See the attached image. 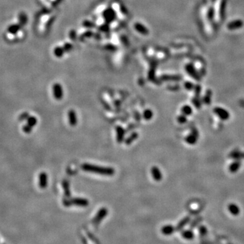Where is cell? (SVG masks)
Wrapping results in <instances>:
<instances>
[{
	"label": "cell",
	"mask_w": 244,
	"mask_h": 244,
	"mask_svg": "<svg viewBox=\"0 0 244 244\" xmlns=\"http://www.w3.org/2000/svg\"><path fill=\"white\" fill-rule=\"evenodd\" d=\"M82 169L85 172H92L96 174L106 176H111L115 174V169L113 168L110 167H103V166H99L94 164H90V163H84L81 166Z\"/></svg>",
	"instance_id": "6da1fadb"
},
{
	"label": "cell",
	"mask_w": 244,
	"mask_h": 244,
	"mask_svg": "<svg viewBox=\"0 0 244 244\" xmlns=\"http://www.w3.org/2000/svg\"><path fill=\"white\" fill-rule=\"evenodd\" d=\"M63 204L65 207H70L73 205L79 207H87L89 205V201L88 199L81 197H75L71 199H64Z\"/></svg>",
	"instance_id": "7a4b0ae2"
},
{
	"label": "cell",
	"mask_w": 244,
	"mask_h": 244,
	"mask_svg": "<svg viewBox=\"0 0 244 244\" xmlns=\"http://www.w3.org/2000/svg\"><path fill=\"white\" fill-rule=\"evenodd\" d=\"M107 214H108V210H107L106 208L105 207L100 208L99 210V212L96 213V216H94L93 220H92V224L95 226L99 225L100 222L106 216Z\"/></svg>",
	"instance_id": "3957f363"
},
{
	"label": "cell",
	"mask_w": 244,
	"mask_h": 244,
	"mask_svg": "<svg viewBox=\"0 0 244 244\" xmlns=\"http://www.w3.org/2000/svg\"><path fill=\"white\" fill-rule=\"evenodd\" d=\"M198 138H199L198 131L195 127H193V128L191 129V133L187 135V136L185 138V141L186 143H188L189 145H193L196 144V142H197L198 140Z\"/></svg>",
	"instance_id": "277c9868"
},
{
	"label": "cell",
	"mask_w": 244,
	"mask_h": 244,
	"mask_svg": "<svg viewBox=\"0 0 244 244\" xmlns=\"http://www.w3.org/2000/svg\"><path fill=\"white\" fill-rule=\"evenodd\" d=\"M214 112L222 121L227 120L230 117L229 112L221 107H215L214 109Z\"/></svg>",
	"instance_id": "5b68a950"
},
{
	"label": "cell",
	"mask_w": 244,
	"mask_h": 244,
	"mask_svg": "<svg viewBox=\"0 0 244 244\" xmlns=\"http://www.w3.org/2000/svg\"><path fill=\"white\" fill-rule=\"evenodd\" d=\"M53 96L54 99L57 100H61L63 98V90L62 85L60 84H54L52 86Z\"/></svg>",
	"instance_id": "8992f818"
},
{
	"label": "cell",
	"mask_w": 244,
	"mask_h": 244,
	"mask_svg": "<svg viewBox=\"0 0 244 244\" xmlns=\"http://www.w3.org/2000/svg\"><path fill=\"white\" fill-rule=\"evenodd\" d=\"M47 186V175L45 172H41L39 176V186L41 189H46Z\"/></svg>",
	"instance_id": "52a82bcc"
},
{
	"label": "cell",
	"mask_w": 244,
	"mask_h": 244,
	"mask_svg": "<svg viewBox=\"0 0 244 244\" xmlns=\"http://www.w3.org/2000/svg\"><path fill=\"white\" fill-rule=\"evenodd\" d=\"M151 173L155 180L157 181V182H158V181L162 180V172L160 171V169H159L158 167H157V166H153V167L151 168Z\"/></svg>",
	"instance_id": "ba28073f"
},
{
	"label": "cell",
	"mask_w": 244,
	"mask_h": 244,
	"mask_svg": "<svg viewBox=\"0 0 244 244\" xmlns=\"http://www.w3.org/2000/svg\"><path fill=\"white\" fill-rule=\"evenodd\" d=\"M68 120L71 126H75L77 124V116L74 110H70L68 112Z\"/></svg>",
	"instance_id": "9c48e42d"
},
{
	"label": "cell",
	"mask_w": 244,
	"mask_h": 244,
	"mask_svg": "<svg viewBox=\"0 0 244 244\" xmlns=\"http://www.w3.org/2000/svg\"><path fill=\"white\" fill-rule=\"evenodd\" d=\"M125 134H126V131L121 126H118L116 127V134H117V141L118 143H121L124 141Z\"/></svg>",
	"instance_id": "30bf717a"
},
{
	"label": "cell",
	"mask_w": 244,
	"mask_h": 244,
	"mask_svg": "<svg viewBox=\"0 0 244 244\" xmlns=\"http://www.w3.org/2000/svg\"><path fill=\"white\" fill-rule=\"evenodd\" d=\"M228 157L235 160H241L244 159V152L239 150H233L229 153Z\"/></svg>",
	"instance_id": "8fae6325"
},
{
	"label": "cell",
	"mask_w": 244,
	"mask_h": 244,
	"mask_svg": "<svg viewBox=\"0 0 244 244\" xmlns=\"http://www.w3.org/2000/svg\"><path fill=\"white\" fill-rule=\"evenodd\" d=\"M191 221V217L190 216H186L183 218L181 221L178 223L176 227H175V229L176 231H180L182 230V229L185 227L186 225H187Z\"/></svg>",
	"instance_id": "7c38bea8"
},
{
	"label": "cell",
	"mask_w": 244,
	"mask_h": 244,
	"mask_svg": "<svg viewBox=\"0 0 244 244\" xmlns=\"http://www.w3.org/2000/svg\"><path fill=\"white\" fill-rule=\"evenodd\" d=\"M175 231H176L175 227H174L173 226L171 225L163 226L162 228V230H161L162 234L165 235H170L172 233H174V232Z\"/></svg>",
	"instance_id": "4fadbf2b"
},
{
	"label": "cell",
	"mask_w": 244,
	"mask_h": 244,
	"mask_svg": "<svg viewBox=\"0 0 244 244\" xmlns=\"http://www.w3.org/2000/svg\"><path fill=\"white\" fill-rule=\"evenodd\" d=\"M241 165H242V163H241L240 160H235L233 162H232L230 166H229V171H230L231 173H235L238 170H239Z\"/></svg>",
	"instance_id": "5bb4252c"
},
{
	"label": "cell",
	"mask_w": 244,
	"mask_h": 244,
	"mask_svg": "<svg viewBox=\"0 0 244 244\" xmlns=\"http://www.w3.org/2000/svg\"><path fill=\"white\" fill-rule=\"evenodd\" d=\"M228 209L229 212H230L232 215L237 216L238 214H239V213H240V208L235 204H229L228 206Z\"/></svg>",
	"instance_id": "9a60e30c"
},
{
	"label": "cell",
	"mask_w": 244,
	"mask_h": 244,
	"mask_svg": "<svg viewBox=\"0 0 244 244\" xmlns=\"http://www.w3.org/2000/svg\"><path fill=\"white\" fill-rule=\"evenodd\" d=\"M62 188L64 190V195L67 198H69L71 195V193L70 191V184L68 182L67 180H64L62 181Z\"/></svg>",
	"instance_id": "2e32d148"
},
{
	"label": "cell",
	"mask_w": 244,
	"mask_h": 244,
	"mask_svg": "<svg viewBox=\"0 0 244 244\" xmlns=\"http://www.w3.org/2000/svg\"><path fill=\"white\" fill-rule=\"evenodd\" d=\"M138 134L137 132H133L131 134L127 137L126 140H125V144L126 145H130L132 143V142L138 138Z\"/></svg>",
	"instance_id": "e0dca14e"
},
{
	"label": "cell",
	"mask_w": 244,
	"mask_h": 244,
	"mask_svg": "<svg viewBox=\"0 0 244 244\" xmlns=\"http://www.w3.org/2000/svg\"><path fill=\"white\" fill-rule=\"evenodd\" d=\"M181 235L186 240H192L194 238V233L191 230H185L182 231Z\"/></svg>",
	"instance_id": "ac0fdd59"
},
{
	"label": "cell",
	"mask_w": 244,
	"mask_h": 244,
	"mask_svg": "<svg viewBox=\"0 0 244 244\" xmlns=\"http://www.w3.org/2000/svg\"><path fill=\"white\" fill-rule=\"evenodd\" d=\"M20 28V26L19 24H14V25L9 26V27L8 28V33L15 35L19 31Z\"/></svg>",
	"instance_id": "d6986e66"
},
{
	"label": "cell",
	"mask_w": 244,
	"mask_h": 244,
	"mask_svg": "<svg viewBox=\"0 0 244 244\" xmlns=\"http://www.w3.org/2000/svg\"><path fill=\"white\" fill-rule=\"evenodd\" d=\"M212 91L208 90L206 92V94H205V96L203 99V101L204 104H206V105H210L211 103V100H212Z\"/></svg>",
	"instance_id": "ffe728a7"
},
{
	"label": "cell",
	"mask_w": 244,
	"mask_h": 244,
	"mask_svg": "<svg viewBox=\"0 0 244 244\" xmlns=\"http://www.w3.org/2000/svg\"><path fill=\"white\" fill-rule=\"evenodd\" d=\"M27 16L24 12H21L19 14V22L20 26H25L26 23H27Z\"/></svg>",
	"instance_id": "44dd1931"
},
{
	"label": "cell",
	"mask_w": 244,
	"mask_h": 244,
	"mask_svg": "<svg viewBox=\"0 0 244 244\" xmlns=\"http://www.w3.org/2000/svg\"><path fill=\"white\" fill-rule=\"evenodd\" d=\"M135 29L137 30L140 33H142L143 35H147L148 34V30L147 29H146L145 26H143L141 24L136 23L135 25Z\"/></svg>",
	"instance_id": "7402d4cb"
},
{
	"label": "cell",
	"mask_w": 244,
	"mask_h": 244,
	"mask_svg": "<svg viewBox=\"0 0 244 244\" xmlns=\"http://www.w3.org/2000/svg\"><path fill=\"white\" fill-rule=\"evenodd\" d=\"M142 117L145 120L149 121L153 117V112L151 109H146L142 113Z\"/></svg>",
	"instance_id": "603a6c76"
},
{
	"label": "cell",
	"mask_w": 244,
	"mask_h": 244,
	"mask_svg": "<svg viewBox=\"0 0 244 244\" xmlns=\"http://www.w3.org/2000/svg\"><path fill=\"white\" fill-rule=\"evenodd\" d=\"M181 112H182V114L185 115L186 116L191 115L193 113V110L189 105H184L181 109Z\"/></svg>",
	"instance_id": "cb8c5ba5"
},
{
	"label": "cell",
	"mask_w": 244,
	"mask_h": 244,
	"mask_svg": "<svg viewBox=\"0 0 244 244\" xmlns=\"http://www.w3.org/2000/svg\"><path fill=\"white\" fill-rule=\"evenodd\" d=\"M192 103L193 104V105L198 109H200L201 107V100L199 96H195H195L193 97V99L192 100Z\"/></svg>",
	"instance_id": "d4e9b609"
},
{
	"label": "cell",
	"mask_w": 244,
	"mask_h": 244,
	"mask_svg": "<svg viewBox=\"0 0 244 244\" xmlns=\"http://www.w3.org/2000/svg\"><path fill=\"white\" fill-rule=\"evenodd\" d=\"M37 120L35 116H29L27 120H26V124L31 127H35L37 125Z\"/></svg>",
	"instance_id": "484cf974"
},
{
	"label": "cell",
	"mask_w": 244,
	"mask_h": 244,
	"mask_svg": "<svg viewBox=\"0 0 244 244\" xmlns=\"http://www.w3.org/2000/svg\"><path fill=\"white\" fill-rule=\"evenodd\" d=\"M202 217L201 216H198L197 218H195L193 221L190 223V228H194L195 227H197V226L199 224V222H201L202 221Z\"/></svg>",
	"instance_id": "4316f807"
},
{
	"label": "cell",
	"mask_w": 244,
	"mask_h": 244,
	"mask_svg": "<svg viewBox=\"0 0 244 244\" xmlns=\"http://www.w3.org/2000/svg\"><path fill=\"white\" fill-rule=\"evenodd\" d=\"M162 79L163 80H165V81H167V80H172V81H178V80H179L181 79V77L179 76H176V75H163L162 77Z\"/></svg>",
	"instance_id": "83f0119b"
},
{
	"label": "cell",
	"mask_w": 244,
	"mask_h": 244,
	"mask_svg": "<svg viewBox=\"0 0 244 244\" xmlns=\"http://www.w3.org/2000/svg\"><path fill=\"white\" fill-rule=\"evenodd\" d=\"M199 235H200L201 237H205L206 236V235L207 234V228L205 227L204 225H201L200 227L198 228Z\"/></svg>",
	"instance_id": "f1b7e54d"
},
{
	"label": "cell",
	"mask_w": 244,
	"mask_h": 244,
	"mask_svg": "<svg viewBox=\"0 0 244 244\" xmlns=\"http://www.w3.org/2000/svg\"><path fill=\"white\" fill-rule=\"evenodd\" d=\"M177 121L179 124H183L186 123V121H187V118H186V116L185 115H180L179 116H178L177 117Z\"/></svg>",
	"instance_id": "f546056e"
},
{
	"label": "cell",
	"mask_w": 244,
	"mask_h": 244,
	"mask_svg": "<svg viewBox=\"0 0 244 244\" xmlns=\"http://www.w3.org/2000/svg\"><path fill=\"white\" fill-rule=\"evenodd\" d=\"M29 117V114L28 112H24L23 113L20 114L19 117V120L20 121H26L28 117Z\"/></svg>",
	"instance_id": "4dcf8cb0"
},
{
	"label": "cell",
	"mask_w": 244,
	"mask_h": 244,
	"mask_svg": "<svg viewBox=\"0 0 244 244\" xmlns=\"http://www.w3.org/2000/svg\"><path fill=\"white\" fill-rule=\"evenodd\" d=\"M32 130H33V127L30 126L27 124L24 125V126H23V131L25 134H30L32 132Z\"/></svg>",
	"instance_id": "1f68e13d"
},
{
	"label": "cell",
	"mask_w": 244,
	"mask_h": 244,
	"mask_svg": "<svg viewBox=\"0 0 244 244\" xmlns=\"http://www.w3.org/2000/svg\"><path fill=\"white\" fill-rule=\"evenodd\" d=\"M54 54L57 56V57H61L62 54H63V50H62V48H61V47H57L54 49Z\"/></svg>",
	"instance_id": "d6a6232c"
},
{
	"label": "cell",
	"mask_w": 244,
	"mask_h": 244,
	"mask_svg": "<svg viewBox=\"0 0 244 244\" xmlns=\"http://www.w3.org/2000/svg\"><path fill=\"white\" fill-rule=\"evenodd\" d=\"M184 87H185L187 90H191L193 88V85L192 83H190V82H186L185 84H184Z\"/></svg>",
	"instance_id": "836d02e7"
}]
</instances>
